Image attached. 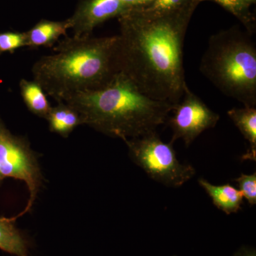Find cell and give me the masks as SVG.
<instances>
[{
	"label": "cell",
	"mask_w": 256,
	"mask_h": 256,
	"mask_svg": "<svg viewBox=\"0 0 256 256\" xmlns=\"http://www.w3.org/2000/svg\"><path fill=\"white\" fill-rule=\"evenodd\" d=\"M132 161L152 180L169 188H178L191 180L196 170L182 164L172 143H165L156 131L124 141Z\"/></svg>",
	"instance_id": "cell-5"
},
{
	"label": "cell",
	"mask_w": 256,
	"mask_h": 256,
	"mask_svg": "<svg viewBox=\"0 0 256 256\" xmlns=\"http://www.w3.org/2000/svg\"><path fill=\"white\" fill-rule=\"evenodd\" d=\"M130 9L141 8L150 4L153 0H120Z\"/></svg>",
	"instance_id": "cell-19"
},
{
	"label": "cell",
	"mask_w": 256,
	"mask_h": 256,
	"mask_svg": "<svg viewBox=\"0 0 256 256\" xmlns=\"http://www.w3.org/2000/svg\"><path fill=\"white\" fill-rule=\"evenodd\" d=\"M196 0H153L152 2L144 8H139L152 14H162L182 8ZM202 2L207 0H200Z\"/></svg>",
	"instance_id": "cell-17"
},
{
	"label": "cell",
	"mask_w": 256,
	"mask_h": 256,
	"mask_svg": "<svg viewBox=\"0 0 256 256\" xmlns=\"http://www.w3.org/2000/svg\"><path fill=\"white\" fill-rule=\"evenodd\" d=\"M198 182L212 198L214 205L227 215L242 210L244 196L242 192L230 184L217 186L204 178H200Z\"/></svg>",
	"instance_id": "cell-10"
},
{
	"label": "cell",
	"mask_w": 256,
	"mask_h": 256,
	"mask_svg": "<svg viewBox=\"0 0 256 256\" xmlns=\"http://www.w3.org/2000/svg\"><path fill=\"white\" fill-rule=\"evenodd\" d=\"M201 2L196 0L162 14L132 8L118 16L114 50L118 72L154 100L180 102L188 86L184 68L185 36Z\"/></svg>",
	"instance_id": "cell-1"
},
{
	"label": "cell",
	"mask_w": 256,
	"mask_h": 256,
	"mask_svg": "<svg viewBox=\"0 0 256 256\" xmlns=\"http://www.w3.org/2000/svg\"><path fill=\"white\" fill-rule=\"evenodd\" d=\"M238 26L210 36L200 70L220 92L246 107L256 106V46Z\"/></svg>",
	"instance_id": "cell-4"
},
{
	"label": "cell",
	"mask_w": 256,
	"mask_h": 256,
	"mask_svg": "<svg viewBox=\"0 0 256 256\" xmlns=\"http://www.w3.org/2000/svg\"><path fill=\"white\" fill-rule=\"evenodd\" d=\"M50 132L63 138L68 137L76 128L82 124V118L76 110L64 102L52 107L46 118Z\"/></svg>",
	"instance_id": "cell-12"
},
{
	"label": "cell",
	"mask_w": 256,
	"mask_h": 256,
	"mask_svg": "<svg viewBox=\"0 0 256 256\" xmlns=\"http://www.w3.org/2000/svg\"><path fill=\"white\" fill-rule=\"evenodd\" d=\"M228 117L244 138L248 142L249 148L242 156L244 160H256V107H246L230 109L227 112Z\"/></svg>",
	"instance_id": "cell-11"
},
{
	"label": "cell",
	"mask_w": 256,
	"mask_h": 256,
	"mask_svg": "<svg viewBox=\"0 0 256 256\" xmlns=\"http://www.w3.org/2000/svg\"><path fill=\"white\" fill-rule=\"evenodd\" d=\"M26 46V36L25 32H6L0 33V54Z\"/></svg>",
	"instance_id": "cell-16"
},
{
	"label": "cell",
	"mask_w": 256,
	"mask_h": 256,
	"mask_svg": "<svg viewBox=\"0 0 256 256\" xmlns=\"http://www.w3.org/2000/svg\"><path fill=\"white\" fill-rule=\"evenodd\" d=\"M234 256H256V250L252 248L242 247Z\"/></svg>",
	"instance_id": "cell-20"
},
{
	"label": "cell",
	"mask_w": 256,
	"mask_h": 256,
	"mask_svg": "<svg viewBox=\"0 0 256 256\" xmlns=\"http://www.w3.org/2000/svg\"><path fill=\"white\" fill-rule=\"evenodd\" d=\"M244 4L248 5L250 6V5L256 4V0H240Z\"/></svg>",
	"instance_id": "cell-21"
},
{
	"label": "cell",
	"mask_w": 256,
	"mask_h": 256,
	"mask_svg": "<svg viewBox=\"0 0 256 256\" xmlns=\"http://www.w3.org/2000/svg\"><path fill=\"white\" fill-rule=\"evenodd\" d=\"M234 181L238 184L242 196L250 206L256 204V172L252 174H242Z\"/></svg>",
	"instance_id": "cell-18"
},
{
	"label": "cell",
	"mask_w": 256,
	"mask_h": 256,
	"mask_svg": "<svg viewBox=\"0 0 256 256\" xmlns=\"http://www.w3.org/2000/svg\"><path fill=\"white\" fill-rule=\"evenodd\" d=\"M8 178L23 181L30 192L26 208L15 216L18 218L31 210L42 186V174L30 142L12 134L0 118V186Z\"/></svg>",
	"instance_id": "cell-6"
},
{
	"label": "cell",
	"mask_w": 256,
	"mask_h": 256,
	"mask_svg": "<svg viewBox=\"0 0 256 256\" xmlns=\"http://www.w3.org/2000/svg\"><path fill=\"white\" fill-rule=\"evenodd\" d=\"M70 28L68 18L65 21L42 20L28 31L25 32L26 46L34 50L40 47H52L60 36H66Z\"/></svg>",
	"instance_id": "cell-9"
},
{
	"label": "cell",
	"mask_w": 256,
	"mask_h": 256,
	"mask_svg": "<svg viewBox=\"0 0 256 256\" xmlns=\"http://www.w3.org/2000/svg\"><path fill=\"white\" fill-rule=\"evenodd\" d=\"M14 217H0V249L11 255L28 256V242L15 226Z\"/></svg>",
	"instance_id": "cell-13"
},
{
	"label": "cell",
	"mask_w": 256,
	"mask_h": 256,
	"mask_svg": "<svg viewBox=\"0 0 256 256\" xmlns=\"http://www.w3.org/2000/svg\"><path fill=\"white\" fill-rule=\"evenodd\" d=\"M20 88L22 98L28 110L35 116L46 120L52 107L41 86L34 80L22 79Z\"/></svg>",
	"instance_id": "cell-14"
},
{
	"label": "cell",
	"mask_w": 256,
	"mask_h": 256,
	"mask_svg": "<svg viewBox=\"0 0 256 256\" xmlns=\"http://www.w3.org/2000/svg\"><path fill=\"white\" fill-rule=\"evenodd\" d=\"M64 102L78 112L82 124L124 141L156 131L174 106L144 95L120 72L105 86L76 92Z\"/></svg>",
	"instance_id": "cell-2"
},
{
	"label": "cell",
	"mask_w": 256,
	"mask_h": 256,
	"mask_svg": "<svg viewBox=\"0 0 256 256\" xmlns=\"http://www.w3.org/2000/svg\"><path fill=\"white\" fill-rule=\"evenodd\" d=\"M172 116L168 117L166 122L172 131L170 142L182 139L188 148L202 132L214 128L220 119V114L210 108L190 90L185 88L182 98L174 104Z\"/></svg>",
	"instance_id": "cell-7"
},
{
	"label": "cell",
	"mask_w": 256,
	"mask_h": 256,
	"mask_svg": "<svg viewBox=\"0 0 256 256\" xmlns=\"http://www.w3.org/2000/svg\"><path fill=\"white\" fill-rule=\"evenodd\" d=\"M220 4L242 23L248 33L250 35L256 32V18L250 11V6L240 0H210Z\"/></svg>",
	"instance_id": "cell-15"
},
{
	"label": "cell",
	"mask_w": 256,
	"mask_h": 256,
	"mask_svg": "<svg viewBox=\"0 0 256 256\" xmlns=\"http://www.w3.org/2000/svg\"><path fill=\"white\" fill-rule=\"evenodd\" d=\"M130 10L120 0H79L74 14L68 18L74 36H92L96 26Z\"/></svg>",
	"instance_id": "cell-8"
},
{
	"label": "cell",
	"mask_w": 256,
	"mask_h": 256,
	"mask_svg": "<svg viewBox=\"0 0 256 256\" xmlns=\"http://www.w3.org/2000/svg\"><path fill=\"white\" fill-rule=\"evenodd\" d=\"M116 41L117 35L66 37L58 42L54 54L35 62L34 80L58 102L76 92L105 86L118 73Z\"/></svg>",
	"instance_id": "cell-3"
}]
</instances>
